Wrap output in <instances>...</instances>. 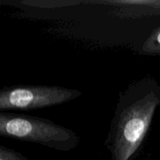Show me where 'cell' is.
Returning a JSON list of instances; mask_svg holds the SVG:
<instances>
[{"instance_id": "cell-1", "label": "cell", "mask_w": 160, "mask_h": 160, "mask_svg": "<svg viewBox=\"0 0 160 160\" xmlns=\"http://www.w3.org/2000/svg\"><path fill=\"white\" fill-rule=\"evenodd\" d=\"M160 107V84L150 77L136 81L120 93L106 145L112 160H133Z\"/></svg>"}, {"instance_id": "cell-2", "label": "cell", "mask_w": 160, "mask_h": 160, "mask_svg": "<svg viewBox=\"0 0 160 160\" xmlns=\"http://www.w3.org/2000/svg\"><path fill=\"white\" fill-rule=\"evenodd\" d=\"M0 136L62 152L74 149L81 142L74 131L48 119L8 112H0Z\"/></svg>"}, {"instance_id": "cell-3", "label": "cell", "mask_w": 160, "mask_h": 160, "mask_svg": "<svg viewBox=\"0 0 160 160\" xmlns=\"http://www.w3.org/2000/svg\"><path fill=\"white\" fill-rule=\"evenodd\" d=\"M82 92L59 86L14 85L0 91V110H31L74 100Z\"/></svg>"}, {"instance_id": "cell-4", "label": "cell", "mask_w": 160, "mask_h": 160, "mask_svg": "<svg viewBox=\"0 0 160 160\" xmlns=\"http://www.w3.org/2000/svg\"><path fill=\"white\" fill-rule=\"evenodd\" d=\"M142 53L149 56H160V25L155 28L142 47Z\"/></svg>"}, {"instance_id": "cell-5", "label": "cell", "mask_w": 160, "mask_h": 160, "mask_svg": "<svg viewBox=\"0 0 160 160\" xmlns=\"http://www.w3.org/2000/svg\"><path fill=\"white\" fill-rule=\"evenodd\" d=\"M0 160H30L26 156L15 149L0 146Z\"/></svg>"}]
</instances>
